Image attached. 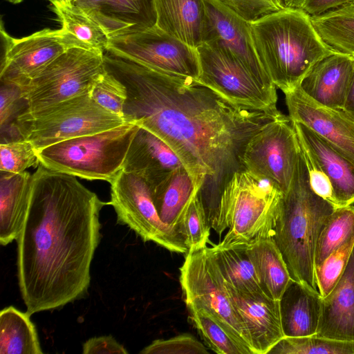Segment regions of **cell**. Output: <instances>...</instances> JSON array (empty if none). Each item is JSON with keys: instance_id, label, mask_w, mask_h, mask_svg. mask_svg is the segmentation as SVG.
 <instances>
[{"instance_id": "obj_1", "label": "cell", "mask_w": 354, "mask_h": 354, "mask_svg": "<svg viewBox=\"0 0 354 354\" xmlns=\"http://www.w3.org/2000/svg\"><path fill=\"white\" fill-rule=\"evenodd\" d=\"M106 71L127 89L125 122H136L165 142L201 191L243 169L241 158L248 140L279 110L234 104L196 80L162 73L104 54Z\"/></svg>"}, {"instance_id": "obj_2", "label": "cell", "mask_w": 354, "mask_h": 354, "mask_svg": "<svg viewBox=\"0 0 354 354\" xmlns=\"http://www.w3.org/2000/svg\"><path fill=\"white\" fill-rule=\"evenodd\" d=\"M106 205L73 175L41 164L32 174L30 206L17 239L19 287L30 315L87 294Z\"/></svg>"}, {"instance_id": "obj_3", "label": "cell", "mask_w": 354, "mask_h": 354, "mask_svg": "<svg viewBox=\"0 0 354 354\" xmlns=\"http://www.w3.org/2000/svg\"><path fill=\"white\" fill-rule=\"evenodd\" d=\"M250 24L257 57L283 93L299 87L317 62L335 53L319 37L310 16L301 9L272 12Z\"/></svg>"}, {"instance_id": "obj_4", "label": "cell", "mask_w": 354, "mask_h": 354, "mask_svg": "<svg viewBox=\"0 0 354 354\" xmlns=\"http://www.w3.org/2000/svg\"><path fill=\"white\" fill-rule=\"evenodd\" d=\"M335 209L311 189L300 149L294 176L279 205L271 236L291 278L318 293L315 274L317 242Z\"/></svg>"}, {"instance_id": "obj_5", "label": "cell", "mask_w": 354, "mask_h": 354, "mask_svg": "<svg viewBox=\"0 0 354 354\" xmlns=\"http://www.w3.org/2000/svg\"><path fill=\"white\" fill-rule=\"evenodd\" d=\"M281 190L270 180L245 169L234 171L225 182L211 224L221 234V246L246 243L259 234H271Z\"/></svg>"}, {"instance_id": "obj_6", "label": "cell", "mask_w": 354, "mask_h": 354, "mask_svg": "<svg viewBox=\"0 0 354 354\" xmlns=\"http://www.w3.org/2000/svg\"><path fill=\"white\" fill-rule=\"evenodd\" d=\"M139 128L136 122H125L106 131L37 149L39 164L82 178L110 183L122 169L131 142Z\"/></svg>"}, {"instance_id": "obj_7", "label": "cell", "mask_w": 354, "mask_h": 354, "mask_svg": "<svg viewBox=\"0 0 354 354\" xmlns=\"http://www.w3.org/2000/svg\"><path fill=\"white\" fill-rule=\"evenodd\" d=\"M16 121L20 138L29 141L36 150L125 123L122 118L95 102L89 93L33 113H19Z\"/></svg>"}, {"instance_id": "obj_8", "label": "cell", "mask_w": 354, "mask_h": 354, "mask_svg": "<svg viewBox=\"0 0 354 354\" xmlns=\"http://www.w3.org/2000/svg\"><path fill=\"white\" fill-rule=\"evenodd\" d=\"M104 54L78 46L67 49L21 88L26 108L20 113H33L88 93L106 72Z\"/></svg>"}, {"instance_id": "obj_9", "label": "cell", "mask_w": 354, "mask_h": 354, "mask_svg": "<svg viewBox=\"0 0 354 354\" xmlns=\"http://www.w3.org/2000/svg\"><path fill=\"white\" fill-rule=\"evenodd\" d=\"M180 272L187 309L207 313L248 354H254L249 335L234 308L209 247L188 252Z\"/></svg>"}, {"instance_id": "obj_10", "label": "cell", "mask_w": 354, "mask_h": 354, "mask_svg": "<svg viewBox=\"0 0 354 354\" xmlns=\"http://www.w3.org/2000/svg\"><path fill=\"white\" fill-rule=\"evenodd\" d=\"M200 72L197 81L239 105L277 111V89L259 82L225 47L214 42L196 48Z\"/></svg>"}, {"instance_id": "obj_11", "label": "cell", "mask_w": 354, "mask_h": 354, "mask_svg": "<svg viewBox=\"0 0 354 354\" xmlns=\"http://www.w3.org/2000/svg\"><path fill=\"white\" fill-rule=\"evenodd\" d=\"M110 184L109 203L118 224L128 226L144 242L152 241L171 252L187 253L182 235L160 220L151 189L142 178L121 169Z\"/></svg>"}, {"instance_id": "obj_12", "label": "cell", "mask_w": 354, "mask_h": 354, "mask_svg": "<svg viewBox=\"0 0 354 354\" xmlns=\"http://www.w3.org/2000/svg\"><path fill=\"white\" fill-rule=\"evenodd\" d=\"M300 145L292 122L283 115L261 127L247 142L241 163L243 169L268 179L285 194L292 183Z\"/></svg>"}, {"instance_id": "obj_13", "label": "cell", "mask_w": 354, "mask_h": 354, "mask_svg": "<svg viewBox=\"0 0 354 354\" xmlns=\"http://www.w3.org/2000/svg\"><path fill=\"white\" fill-rule=\"evenodd\" d=\"M106 52L167 74L196 80L199 75L196 48L156 26L139 32L111 38Z\"/></svg>"}, {"instance_id": "obj_14", "label": "cell", "mask_w": 354, "mask_h": 354, "mask_svg": "<svg viewBox=\"0 0 354 354\" xmlns=\"http://www.w3.org/2000/svg\"><path fill=\"white\" fill-rule=\"evenodd\" d=\"M1 37L3 50L0 80L21 88L67 49L80 47L62 28H46L26 37L15 38L8 34L1 24Z\"/></svg>"}, {"instance_id": "obj_15", "label": "cell", "mask_w": 354, "mask_h": 354, "mask_svg": "<svg viewBox=\"0 0 354 354\" xmlns=\"http://www.w3.org/2000/svg\"><path fill=\"white\" fill-rule=\"evenodd\" d=\"M206 23L203 44L227 48L266 86L277 87L263 69L255 51L250 21L218 0H204Z\"/></svg>"}, {"instance_id": "obj_16", "label": "cell", "mask_w": 354, "mask_h": 354, "mask_svg": "<svg viewBox=\"0 0 354 354\" xmlns=\"http://www.w3.org/2000/svg\"><path fill=\"white\" fill-rule=\"evenodd\" d=\"M288 116L354 163V120L343 109L322 105L299 86L284 93Z\"/></svg>"}, {"instance_id": "obj_17", "label": "cell", "mask_w": 354, "mask_h": 354, "mask_svg": "<svg viewBox=\"0 0 354 354\" xmlns=\"http://www.w3.org/2000/svg\"><path fill=\"white\" fill-rule=\"evenodd\" d=\"M225 283L234 308L249 335L254 354H268L285 337L280 300L239 290L225 281Z\"/></svg>"}, {"instance_id": "obj_18", "label": "cell", "mask_w": 354, "mask_h": 354, "mask_svg": "<svg viewBox=\"0 0 354 354\" xmlns=\"http://www.w3.org/2000/svg\"><path fill=\"white\" fill-rule=\"evenodd\" d=\"M111 38L146 30L156 25L155 0H77Z\"/></svg>"}, {"instance_id": "obj_19", "label": "cell", "mask_w": 354, "mask_h": 354, "mask_svg": "<svg viewBox=\"0 0 354 354\" xmlns=\"http://www.w3.org/2000/svg\"><path fill=\"white\" fill-rule=\"evenodd\" d=\"M182 166L178 156L165 142L140 127L131 142L122 170L142 178L151 190Z\"/></svg>"}, {"instance_id": "obj_20", "label": "cell", "mask_w": 354, "mask_h": 354, "mask_svg": "<svg viewBox=\"0 0 354 354\" xmlns=\"http://www.w3.org/2000/svg\"><path fill=\"white\" fill-rule=\"evenodd\" d=\"M353 69V59L351 57L333 53L310 69L299 87L318 103L343 109Z\"/></svg>"}, {"instance_id": "obj_21", "label": "cell", "mask_w": 354, "mask_h": 354, "mask_svg": "<svg viewBox=\"0 0 354 354\" xmlns=\"http://www.w3.org/2000/svg\"><path fill=\"white\" fill-rule=\"evenodd\" d=\"M299 142L330 180L339 207L354 203V163L303 124L292 121Z\"/></svg>"}, {"instance_id": "obj_22", "label": "cell", "mask_w": 354, "mask_h": 354, "mask_svg": "<svg viewBox=\"0 0 354 354\" xmlns=\"http://www.w3.org/2000/svg\"><path fill=\"white\" fill-rule=\"evenodd\" d=\"M316 335L354 341V248L337 285L328 296L322 298Z\"/></svg>"}, {"instance_id": "obj_23", "label": "cell", "mask_w": 354, "mask_h": 354, "mask_svg": "<svg viewBox=\"0 0 354 354\" xmlns=\"http://www.w3.org/2000/svg\"><path fill=\"white\" fill-rule=\"evenodd\" d=\"M155 3L158 28L194 48L203 44L204 0H155Z\"/></svg>"}, {"instance_id": "obj_24", "label": "cell", "mask_w": 354, "mask_h": 354, "mask_svg": "<svg viewBox=\"0 0 354 354\" xmlns=\"http://www.w3.org/2000/svg\"><path fill=\"white\" fill-rule=\"evenodd\" d=\"M32 191V175L27 171L14 174L1 171L0 244L6 246L17 240L28 212Z\"/></svg>"}, {"instance_id": "obj_25", "label": "cell", "mask_w": 354, "mask_h": 354, "mask_svg": "<svg viewBox=\"0 0 354 354\" xmlns=\"http://www.w3.org/2000/svg\"><path fill=\"white\" fill-rule=\"evenodd\" d=\"M322 297L292 280L280 299L283 330L286 337L316 335L322 313Z\"/></svg>"}, {"instance_id": "obj_26", "label": "cell", "mask_w": 354, "mask_h": 354, "mask_svg": "<svg viewBox=\"0 0 354 354\" xmlns=\"http://www.w3.org/2000/svg\"><path fill=\"white\" fill-rule=\"evenodd\" d=\"M246 250L264 293L280 300L292 279L271 234L258 235L246 243Z\"/></svg>"}, {"instance_id": "obj_27", "label": "cell", "mask_w": 354, "mask_h": 354, "mask_svg": "<svg viewBox=\"0 0 354 354\" xmlns=\"http://www.w3.org/2000/svg\"><path fill=\"white\" fill-rule=\"evenodd\" d=\"M199 191L182 166L172 171L151 192L160 220L181 234L180 229L184 214L191 199Z\"/></svg>"}, {"instance_id": "obj_28", "label": "cell", "mask_w": 354, "mask_h": 354, "mask_svg": "<svg viewBox=\"0 0 354 354\" xmlns=\"http://www.w3.org/2000/svg\"><path fill=\"white\" fill-rule=\"evenodd\" d=\"M246 243L226 247L218 244L209 249L226 283L250 294L266 295L247 253Z\"/></svg>"}, {"instance_id": "obj_29", "label": "cell", "mask_w": 354, "mask_h": 354, "mask_svg": "<svg viewBox=\"0 0 354 354\" xmlns=\"http://www.w3.org/2000/svg\"><path fill=\"white\" fill-rule=\"evenodd\" d=\"M1 354H43L30 315L12 306L0 313Z\"/></svg>"}, {"instance_id": "obj_30", "label": "cell", "mask_w": 354, "mask_h": 354, "mask_svg": "<svg viewBox=\"0 0 354 354\" xmlns=\"http://www.w3.org/2000/svg\"><path fill=\"white\" fill-rule=\"evenodd\" d=\"M322 41L333 53L354 57V3L310 17Z\"/></svg>"}, {"instance_id": "obj_31", "label": "cell", "mask_w": 354, "mask_h": 354, "mask_svg": "<svg viewBox=\"0 0 354 354\" xmlns=\"http://www.w3.org/2000/svg\"><path fill=\"white\" fill-rule=\"evenodd\" d=\"M52 10L62 29L80 47L104 53L110 37L104 28L75 4H53Z\"/></svg>"}, {"instance_id": "obj_32", "label": "cell", "mask_w": 354, "mask_h": 354, "mask_svg": "<svg viewBox=\"0 0 354 354\" xmlns=\"http://www.w3.org/2000/svg\"><path fill=\"white\" fill-rule=\"evenodd\" d=\"M354 234V206L336 208L326 221L319 236L315 255V267L320 265Z\"/></svg>"}, {"instance_id": "obj_33", "label": "cell", "mask_w": 354, "mask_h": 354, "mask_svg": "<svg viewBox=\"0 0 354 354\" xmlns=\"http://www.w3.org/2000/svg\"><path fill=\"white\" fill-rule=\"evenodd\" d=\"M268 353L272 354H354V341L339 340L317 335L284 337Z\"/></svg>"}, {"instance_id": "obj_34", "label": "cell", "mask_w": 354, "mask_h": 354, "mask_svg": "<svg viewBox=\"0 0 354 354\" xmlns=\"http://www.w3.org/2000/svg\"><path fill=\"white\" fill-rule=\"evenodd\" d=\"M210 229L199 191L191 199L180 229L188 252H195L207 247Z\"/></svg>"}, {"instance_id": "obj_35", "label": "cell", "mask_w": 354, "mask_h": 354, "mask_svg": "<svg viewBox=\"0 0 354 354\" xmlns=\"http://www.w3.org/2000/svg\"><path fill=\"white\" fill-rule=\"evenodd\" d=\"M188 310L192 323L209 349L218 354H248L207 313Z\"/></svg>"}, {"instance_id": "obj_36", "label": "cell", "mask_w": 354, "mask_h": 354, "mask_svg": "<svg viewBox=\"0 0 354 354\" xmlns=\"http://www.w3.org/2000/svg\"><path fill=\"white\" fill-rule=\"evenodd\" d=\"M353 248L354 234L315 267L317 286L322 298L328 296L337 285L347 266Z\"/></svg>"}, {"instance_id": "obj_37", "label": "cell", "mask_w": 354, "mask_h": 354, "mask_svg": "<svg viewBox=\"0 0 354 354\" xmlns=\"http://www.w3.org/2000/svg\"><path fill=\"white\" fill-rule=\"evenodd\" d=\"M0 170L20 174L30 167H38L39 161L34 146L28 140L18 139L0 145Z\"/></svg>"}, {"instance_id": "obj_38", "label": "cell", "mask_w": 354, "mask_h": 354, "mask_svg": "<svg viewBox=\"0 0 354 354\" xmlns=\"http://www.w3.org/2000/svg\"><path fill=\"white\" fill-rule=\"evenodd\" d=\"M89 94L99 105L123 118V106L127 96V89L111 74L106 71L95 82Z\"/></svg>"}, {"instance_id": "obj_39", "label": "cell", "mask_w": 354, "mask_h": 354, "mask_svg": "<svg viewBox=\"0 0 354 354\" xmlns=\"http://www.w3.org/2000/svg\"><path fill=\"white\" fill-rule=\"evenodd\" d=\"M142 354H209L205 345L189 333L158 339L145 347Z\"/></svg>"}, {"instance_id": "obj_40", "label": "cell", "mask_w": 354, "mask_h": 354, "mask_svg": "<svg viewBox=\"0 0 354 354\" xmlns=\"http://www.w3.org/2000/svg\"><path fill=\"white\" fill-rule=\"evenodd\" d=\"M299 145L306 164L311 189L317 195L330 203L335 208L339 207L330 180L309 151L300 142Z\"/></svg>"}, {"instance_id": "obj_41", "label": "cell", "mask_w": 354, "mask_h": 354, "mask_svg": "<svg viewBox=\"0 0 354 354\" xmlns=\"http://www.w3.org/2000/svg\"><path fill=\"white\" fill-rule=\"evenodd\" d=\"M251 22L267 14L280 10L272 0H218Z\"/></svg>"}, {"instance_id": "obj_42", "label": "cell", "mask_w": 354, "mask_h": 354, "mask_svg": "<svg viewBox=\"0 0 354 354\" xmlns=\"http://www.w3.org/2000/svg\"><path fill=\"white\" fill-rule=\"evenodd\" d=\"M0 91V125L1 129L8 124L17 110V102L21 99V87L1 83Z\"/></svg>"}, {"instance_id": "obj_43", "label": "cell", "mask_w": 354, "mask_h": 354, "mask_svg": "<svg viewBox=\"0 0 354 354\" xmlns=\"http://www.w3.org/2000/svg\"><path fill=\"white\" fill-rule=\"evenodd\" d=\"M84 354H127L128 351L112 335L91 337L82 345Z\"/></svg>"}, {"instance_id": "obj_44", "label": "cell", "mask_w": 354, "mask_h": 354, "mask_svg": "<svg viewBox=\"0 0 354 354\" xmlns=\"http://www.w3.org/2000/svg\"><path fill=\"white\" fill-rule=\"evenodd\" d=\"M353 3L354 0H306L301 9L314 17Z\"/></svg>"}, {"instance_id": "obj_45", "label": "cell", "mask_w": 354, "mask_h": 354, "mask_svg": "<svg viewBox=\"0 0 354 354\" xmlns=\"http://www.w3.org/2000/svg\"><path fill=\"white\" fill-rule=\"evenodd\" d=\"M352 58L353 59V69L343 110L354 120V57Z\"/></svg>"}, {"instance_id": "obj_46", "label": "cell", "mask_w": 354, "mask_h": 354, "mask_svg": "<svg viewBox=\"0 0 354 354\" xmlns=\"http://www.w3.org/2000/svg\"><path fill=\"white\" fill-rule=\"evenodd\" d=\"M306 0H284L286 8L301 9Z\"/></svg>"}, {"instance_id": "obj_47", "label": "cell", "mask_w": 354, "mask_h": 354, "mask_svg": "<svg viewBox=\"0 0 354 354\" xmlns=\"http://www.w3.org/2000/svg\"><path fill=\"white\" fill-rule=\"evenodd\" d=\"M52 3V4L58 3V4H73L77 0H48Z\"/></svg>"}, {"instance_id": "obj_48", "label": "cell", "mask_w": 354, "mask_h": 354, "mask_svg": "<svg viewBox=\"0 0 354 354\" xmlns=\"http://www.w3.org/2000/svg\"><path fill=\"white\" fill-rule=\"evenodd\" d=\"M7 1L11 3L17 4V3L22 2L24 0H7Z\"/></svg>"}, {"instance_id": "obj_49", "label": "cell", "mask_w": 354, "mask_h": 354, "mask_svg": "<svg viewBox=\"0 0 354 354\" xmlns=\"http://www.w3.org/2000/svg\"></svg>"}]
</instances>
